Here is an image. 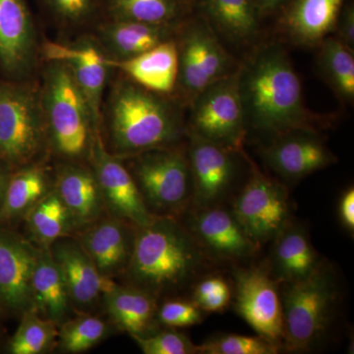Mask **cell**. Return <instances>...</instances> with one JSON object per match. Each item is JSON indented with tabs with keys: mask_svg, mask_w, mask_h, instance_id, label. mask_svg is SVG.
Instances as JSON below:
<instances>
[{
	"mask_svg": "<svg viewBox=\"0 0 354 354\" xmlns=\"http://www.w3.org/2000/svg\"><path fill=\"white\" fill-rule=\"evenodd\" d=\"M202 312L192 300L169 299L158 306L157 319L167 328L191 327L202 322Z\"/></svg>",
	"mask_w": 354,
	"mask_h": 354,
	"instance_id": "39",
	"label": "cell"
},
{
	"mask_svg": "<svg viewBox=\"0 0 354 354\" xmlns=\"http://www.w3.org/2000/svg\"><path fill=\"white\" fill-rule=\"evenodd\" d=\"M272 241L271 261L267 264L279 283L301 281L322 262L307 230L295 221H288Z\"/></svg>",
	"mask_w": 354,
	"mask_h": 354,
	"instance_id": "24",
	"label": "cell"
},
{
	"mask_svg": "<svg viewBox=\"0 0 354 354\" xmlns=\"http://www.w3.org/2000/svg\"><path fill=\"white\" fill-rule=\"evenodd\" d=\"M120 158L153 216L178 218L190 209L193 183L187 149L177 144Z\"/></svg>",
	"mask_w": 354,
	"mask_h": 354,
	"instance_id": "6",
	"label": "cell"
},
{
	"mask_svg": "<svg viewBox=\"0 0 354 354\" xmlns=\"http://www.w3.org/2000/svg\"><path fill=\"white\" fill-rule=\"evenodd\" d=\"M32 293L37 313L58 327L75 314L62 272L50 248H41L32 276Z\"/></svg>",
	"mask_w": 354,
	"mask_h": 354,
	"instance_id": "29",
	"label": "cell"
},
{
	"mask_svg": "<svg viewBox=\"0 0 354 354\" xmlns=\"http://www.w3.org/2000/svg\"><path fill=\"white\" fill-rule=\"evenodd\" d=\"M281 348V344L261 335L223 334L199 346V354H276Z\"/></svg>",
	"mask_w": 354,
	"mask_h": 354,
	"instance_id": "35",
	"label": "cell"
},
{
	"mask_svg": "<svg viewBox=\"0 0 354 354\" xmlns=\"http://www.w3.org/2000/svg\"><path fill=\"white\" fill-rule=\"evenodd\" d=\"M260 155L274 174L291 183L326 169L337 160L319 133L310 131H292L274 137L261 148Z\"/></svg>",
	"mask_w": 354,
	"mask_h": 354,
	"instance_id": "17",
	"label": "cell"
},
{
	"mask_svg": "<svg viewBox=\"0 0 354 354\" xmlns=\"http://www.w3.org/2000/svg\"><path fill=\"white\" fill-rule=\"evenodd\" d=\"M39 249L15 227L0 225V302L8 316L35 311L32 276Z\"/></svg>",
	"mask_w": 354,
	"mask_h": 354,
	"instance_id": "14",
	"label": "cell"
},
{
	"mask_svg": "<svg viewBox=\"0 0 354 354\" xmlns=\"http://www.w3.org/2000/svg\"><path fill=\"white\" fill-rule=\"evenodd\" d=\"M232 288L220 276L200 279L194 286L192 301L205 312L223 311L232 300Z\"/></svg>",
	"mask_w": 354,
	"mask_h": 354,
	"instance_id": "38",
	"label": "cell"
},
{
	"mask_svg": "<svg viewBox=\"0 0 354 354\" xmlns=\"http://www.w3.org/2000/svg\"><path fill=\"white\" fill-rule=\"evenodd\" d=\"M346 0H291L279 12V30L300 46H318L335 32Z\"/></svg>",
	"mask_w": 354,
	"mask_h": 354,
	"instance_id": "22",
	"label": "cell"
},
{
	"mask_svg": "<svg viewBox=\"0 0 354 354\" xmlns=\"http://www.w3.org/2000/svg\"><path fill=\"white\" fill-rule=\"evenodd\" d=\"M179 24H149L135 21L109 19L99 28L100 36L113 59H128L176 38Z\"/></svg>",
	"mask_w": 354,
	"mask_h": 354,
	"instance_id": "28",
	"label": "cell"
},
{
	"mask_svg": "<svg viewBox=\"0 0 354 354\" xmlns=\"http://www.w3.org/2000/svg\"><path fill=\"white\" fill-rule=\"evenodd\" d=\"M318 48L317 66L319 73L342 102L353 104L354 51L339 39L330 36L323 39Z\"/></svg>",
	"mask_w": 354,
	"mask_h": 354,
	"instance_id": "32",
	"label": "cell"
},
{
	"mask_svg": "<svg viewBox=\"0 0 354 354\" xmlns=\"http://www.w3.org/2000/svg\"><path fill=\"white\" fill-rule=\"evenodd\" d=\"M187 137V125L176 104L164 95L130 79L118 81L109 102L106 149L118 157L177 145Z\"/></svg>",
	"mask_w": 354,
	"mask_h": 354,
	"instance_id": "3",
	"label": "cell"
},
{
	"mask_svg": "<svg viewBox=\"0 0 354 354\" xmlns=\"http://www.w3.org/2000/svg\"><path fill=\"white\" fill-rule=\"evenodd\" d=\"M118 332L109 320L95 313H75L58 327L57 348L62 353H86Z\"/></svg>",
	"mask_w": 354,
	"mask_h": 354,
	"instance_id": "33",
	"label": "cell"
},
{
	"mask_svg": "<svg viewBox=\"0 0 354 354\" xmlns=\"http://www.w3.org/2000/svg\"><path fill=\"white\" fill-rule=\"evenodd\" d=\"M18 329L6 344L7 353L44 354L57 348L58 326L36 311H28L19 318Z\"/></svg>",
	"mask_w": 354,
	"mask_h": 354,
	"instance_id": "34",
	"label": "cell"
},
{
	"mask_svg": "<svg viewBox=\"0 0 354 354\" xmlns=\"http://www.w3.org/2000/svg\"><path fill=\"white\" fill-rule=\"evenodd\" d=\"M109 19L179 24L195 12V0H104Z\"/></svg>",
	"mask_w": 354,
	"mask_h": 354,
	"instance_id": "31",
	"label": "cell"
},
{
	"mask_svg": "<svg viewBox=\"0 0 354 354\" xmlns=\"http://www.w3.org/2000/svg\"><path fill=\"white\" fill-rule=\"evenodd\" d=\"M55 186V172L46 160L14 169L0 209V225L16 227Z\"/></svg>",
	"mask_w": 354,
	"mask_h": 354,
	"instance_id": "26",
	"label": "cell"
},
{
	"mask_svg": "<svg viewBox=\"0 0 354 354\" xmlns=\"http://www.w3.org/2000/svg\"><path fill=\"white\" fill-rule=\"evenodd\" d=\"M189 104L187 132L199 135L228 150L243 151L248 133L237 72L205 88L191 100Z\"/></svg>",
	"mask_w": 354,
	"mask_h": 354,
	"instance_id": "9",
	"label": "cell"
},
{
	"mask_svg": "<svg viewBox=\"0 0 354 354\" xmlns=\"http://www.w3.org/2000/svg\"><path fill=\"white\" fill-rule=\"evenodd\" d=\"M106 64L120 69L128 79L147 90L160 95L171 94L176 88L178 76L176 38L128 59L106 58Z\"/></svg>",
	"mask_w": 354,
	"mask_h": 354,
	"instance_id": "25",
	"label": "cell"
},
{
	"mask_svg": "<svg viewBox=\"0 0 354 354\" xmlns=\"http://www.w3.org/2000/svg\"><path fill=\"white\" fill-rule=\"evenodd\" d=\"M50 250L64 277L75 313H95L115 281L102 276L74 235L57 239Z\"/></svg>",
	"mask_w": 354,
	"mask_h": 354,
	"instance_id": "16",
	"label": "cell"
},
{
	"mask_svg": "<svg viewBox=\"0 0 354 354\" xmlns=\"http://www.w3.org/2000/svg\"><path fill=\"white\" fill-rule=\"evenodd\" d=\"M335 38L354 51V3L353 0H346L337 17L335 29Z\"/></svg>",
	"mask_w": 354,
	"mask_h": 354,
	"instance_id": "40",
	"label": "cell"
},
{
	"mask_svg": "<svg viewBox=\"0 0 354 354\" xmlns=\"http://www.w3.org/2000/svg\"><path fill=\"white\" fill-rule=\"evenodd\" d=\"M14 169L3 160H0V209L6 198L7 185Z\"/></svg>",
	"mask_w": 354,
	"mask_h": 354,
	"instance_id": "43",
	"label": "cell"
},
{
	"mask_svg": "<svg viewBox=\"0 0 354 354\" xmlns=\"http://www.w3.org/2000/svg\"><path fill=\"white\" fill-rule=\"evenodd\" d=\"M1 339H2V332H1V330H0V342H1Z\"/></svg>",
	"mask_w": 354,
	"mask_h": 354,
	"instance_id": "45",
	"label": "cell"
},
{
	"mask_svg": "<svg viewBox=\"0 0 354 354\" xmlns=\"http://www.w3.org/2000/svg\"><path fill=\"white\" fill-rule=\"evenodd\" d=\"M209 258L241 262L253 257L259 247L244 232L230 209L221 205L190 208L186 225Z\"/></svg>",
	"mask_w": 354,
	"mask_h": 354,
	"instance_id": "15",
	"label": "cell"
},
{
	"mask_svg": "<svg viewBox=\"0 0 354 354\" xmlns=\"http://www.w3.org/2000/svg\"><path fill=\"white\" fill-rule=\"evenodd\" d=\"M188 160L192 176L193 197L190 208L221 205L235 183L239 171L235 152L187 132Z\"/></svg>",
	"mask_w": 354,
	"mask_h": 354,
	"instance_id": "13",
	"label": "cell"
},
{
	"mask_svg": "<svg viewBox=\"0 0 354 354\" xmlns=\"http://www.w3.org/2000/svg\"><path fill=\"white\" fill-rule=\"evenodd\" d=\"M237 77L247 133L271 139L292 131L319 133L325 120L305 106L301 83L278 41L256 46L239 64Z\"/></svg>",
	"mask_w": 354,
	"mask_h": 354,
	"instance_id": "1",
	"label": "cell"
},
{
	"mask_svg": "<svg viewBox=\"0 0 354 354\" xmlns=\"http://www.w3.org/2000/svg\"><path fill=\"white\" fill-rule=\"evenodd\" d=\"M41 102L50 153L62 162L88 164L97 125L82 91L68 66L48 62Z\"/></svg>",
	"mask_w": 354,
	"mask_h": 354,
	"instance_id": "4",
	"label": "cell"
},
{
	"mask_svg": "<svg viewBox=\"0 0 354 354\" xmlns=\"http://www.w3.org/2000/svg\"><path fill=\"white\" fill-rule=\"evenodd\" d=\"M195 10L228 43L248 46L259 37L261 17L251 0H195Z\"/></svg>",
	"mask_w": 354,
	"mask_h": 354,
	"instance_id": "27",
	"label": "cell"
},
{
	"mask_svg": "<svg viewBox=\"0 0 354 354\" xmlns=\"http://www.w3.org/2000/svg\"><path fill=\"white\" fill-rule=\"evenodd\" d=\"M48 62H62L68 66L82 91L95 123L102 127V97L108 76L106 58L95 44H64L48 41L43 46Z\"/></svg>",
	"mask_w": 354,
	"mask_h": 354,
	"instance_id": "20",
	"label": "cell"
},
{
	"mask_svg": "<svg viewBox=\"0 0 354 354\" xmlns=\"http://www.w3.org/2000/svg\"><path fill=\"white\" fill-rule=\"evenodd\" d=\"M41 6L64 25H81L104 12V0H39Z\"/></svg>",
	"mask_w": 354,
	"mask_h": 354,
	"instance_id": "37",
	"label": "cell"
},
{
	"mask_svg": "<svg viewBox=\"0 0 354 354\" xmlns=\"http://www.w3.org/2000/svg\"><path fill=\"white\" fill-rule=\"evenodd\" d=\"M53 189L68 209L76 234L108 216L99 183L88 164L62 162L55 172Z\"/></svg>",
	"mask_w": 354,
	"mask_h": 354,
	"instance_id": "21",
	"label": "cell"
},
{
	"mask_svg": "<svg viewBox=\"0 0 354 354\" xmlns=\"http://www.w3.org/2000/svg\"><path fill=\"white\" fill-rule=\"evenodd\" d=\"M205 254L184 223L174 216H153L137 227L134 248L123 285L160 300L185 290L208 264Z\"/></svg>",
	"mask_w": 354,
	"mask_h": 354,
	"instance_id": "2",
	"label": "cell"
},
{
	"mask_svg": "<svg viewBox=\"0 0 354 354\" xmlns=\"http://www.w3.org/2000/svg\"><path fill=\"white\" fill-rule=\"evenodd\" d=\"M261 18L279 14L291 0H251Z\"/></svg>",
	"mask_w": 354,
	"mask_h": 354,
	"instance_id": "42",
	"label": "cell"
},
{
	"mask_svg": "<svg viewBox=\"0 0 354 354\" xmlns=\"http://www.w3.org/2000/svg\"><path fill=\"white\" fill-rule=\"evenodd\" d=\"M131 337L145 354H199V346H195L189 337L174 328Z\"/></svg>",
	"mask_w": 354,
	"mask_h": 354,
	"instance_id": "36",
	"label": "cell"
},
{
	"mask_svg": "<svg viewBox=\"0 0 354 354\" xmlns=\"http://www.w3.org/2000/svg\"><path fill=\"white\" fill-rule=\"evenodd\" d=\"M88 165L94 171L109 216H115L141 227L153 218L147 209L132 174L122 158L109 152L97 130Z\"/></svg>",
	"mask_w": 354,
	"mask_h": 354,
	"instance_id": "12",
	"label": "cell"
},
{
	"mask_svg": "<svg viewBox=\"0 0 354 354\" xmlns=\"http://www.w3.org/2000/svg\"><path fill=\"white\" fill-rule=\"evenodd\" d=\"M137 227L115 216H106L77 232L84 250L106 278H121L127 271Z\"/></svg>",
	"mask_w": 354,
	"mask_h": 354,
	"instance_id": "18",
	"label": "cell"
},
{
	"mask_svg": "<svg viewBox=\"0 0 354 354\" xmlns=\"http://www.w3.org/2000/svg\"><path fill=\"white\" fill-rule=\"evenodd\" d=\"M102 307L115 330L130 337L151 335L160 329L158 300L139 288L116 283L104 293Z\"/></svg>",
	"mask_w": 354,
	"mask_h": 354,
	"instance_id": "23",
	"label": "cell"
},
{
	"mask_svg": "<svg viewBox=\"0 0 354 354\" xmlns=\"http://www.w3.org/2000/svg\"><path fill=\"white\" fill-rule=\"evenodd\" d=\"M22 223L23 234L39 248H50L57 239L76 234L68 209L55 189L28 212Z\"/></svg>",
	"mask_w": 354,
	"mask_h": 354,
	"instance_id": "30",
	"label": "cell"
},
{
	"mask_svg": "<svg viewBox=\"0 0 354 354\" xmlns=\"http://www.w3.org/2000/svg\"><path fill=\"white\" fill-rule=\"evenodd\" d=\"M249 160V158H248ZM250 162L251 174L235 197L232 213L258 247L272 241L291 220L288 190Z\"/></svg>",
	"mask_w": 354,
	"mask_h": 354,
	"instance_id": "10",
	"label": "cell"
},
{
	"mask_svg": "<svg viewBox=\"0 0 354 354\" xmlns=\"http://www.w3.org/2000/svg\"><path fill=\"white\" fill-rule=\"evenodd\" d=\"M6 309H4L3 305L1 304V302H0V319H3L7 317Z\"/></svg>",
	"mask_w": 354,
	"mask_h": 354,
	"instance_id": "44",
	"label": "cell"
},
{
	"mask_svg": "<svg viewBox=\"0 0 354 354\" xmlns=\"http://www.w3.org/2000/svg\"><path fill=\"white\" fill-rule=\"evenodd\" d=\"M339 218L342 225L349 232H354V189L349 187L342 193L339 202Z\"/></svg>",
	"mask_w": 354,
	"mask_h": 354,
	"instance_id": "41",
	"label": "cell"
},
{
	"mask_svg": "<svg viewBox=\"0 0 354 354\" xmlns=\"http://www.w3.org/2000/svg\"><path fill=\"white\" fill-rule=\"evenodd\" d=\"M48 129L39 91L0 81V160L13 169L46 160Z\"/></svg>",
	"mask_w": 354,
	"mask_h": 354,
	"instance_id": "7",
	"label": "cell"
},
{
	"mask_svg": "<svg viewBox=\"0 0 354 354\" xmlns=\"http://www.w3.org/2000/svg\"><path fill=\"white\" fill-rule=\"evenodd\" d=\"M279 286L283 315L281 346L290 353H309L318 348L334 321L339 295L334 269L323 259L307 278Z\"/></svg>",
	"mask_w": 354,
	"mask_h": 354,
	"instance_id": "5",
	"label": "cell"
},
{
	"mask_svg": "<svg viewBox=\"0 0 354 354\" xmlns=\"http://www.w3.org/2000/svg\"><path fill=\"white\" fill-rule=\"evenodd\" d=\"M234 278L237 314L258 335L281 344L283 315L281 286L269 266L264 263L234 268Z\"/></svg>",
	"mask_w": 354,
	"mask_h": 354,
	"instance_id": "11",
	"label": "cell"
},
{
	"mask_svg": "<svg viewBox=\"0 0 354 354\" xmlns=\"http://www.w3.org/2000/svg\"><path fill=\"white\" fill-rule=\"evenodd\" d=\"M176 43V88L188 102L211 84L232 75L239 68V62L223 46L208 21L196 11L183 21Z\"/></svg>",
	"mask_w": 354,
	"mask_h": 354,
	"instance_id": "8",
	"label": "cell"
},
{
	"mask_svg": "<svg viewBox=\"0 0 354 354\" xmlns=\"http://www.w3.org/2000/svg\"><path fill=\"white\" fill-rule=\"evenodd\" d=\"M37 41L26 0H0V67L10 76L25 75L34 64Z\"/></svg>",
	"mask_w": 354,
	"mask_h": 354,
	"instance_id": "19",
	"label": "cell"
}]
</instances>
